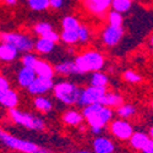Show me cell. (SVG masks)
<instances>
[{
  "label": "cell",
  "instance_id": "e575fe53",
  "mask_svg": "<svg viewBox=\"0 0 153 153\" xmlns=\"http://www.w3.org/2000/svg\"><path fill=\"white\" fill-rule=\"evenodd\" d=\"M9 88H10V82L7 81V79L5 76L0 75V94L4 93L5 91H7Z\"/></svg>",
  "mask_w": 153,
  "mask_h": 153
},
{
  "label": "cell",
  "instance_id": "ba28073f",
  "mask_svg": "<svg viewBox=\"0 0 153 153\" xmlns=\"http://www.w3.org/2000/svg\"><path fill=\"white\" fill-rule=\"evenodd\" d=\"M105 92H107V87H94L90 85L88 87L81 90V94H80L77 104L83 108L90 104L99 103Z\"/></svg>",
  "mask_w": 153,
  "mask_h": 153
},
{
  "label": "cell",
  "instance_id": "8d00e7d4",
  "mask_svg": "<svg viewBox=\"0 0 153 153\" xmlns=\"http://www.w3.org/2000/svg\"><path fill=\"white\" fill-rule=\"evenodd\" d=\"M142 153H153V140L149 138L148 142L146 143V146L143 147V149L141 151Z\"/></svg>",
  "mask_w": 153,
  "mask_h": 153
},
{
  "label": "cell",
  "instance_id": "83f0119b",
  "mask_svg": "<svg viewBox=\"0 0 153 153\" xmlns=\"http://www.w3.org/2000/svg\"><path fill=\"white\" fill-rule=\"evenodd\" d=\"M123 14L117 12L114 10H110L108 12V25L109 26H115V27H123Z\"/></svg>",
  "mask_w": 153,
  "mask_h": 153
},
{
  "label": "cell",
  "instance_id": "f1b7e54d",
  "mask_svg": "<svg viewBox=\"0 0 153 153\" xmlns=\"http://www.w3.org/2000/svg\"><path fill=\"white\" fill-rule=\"evenodd\" d=\"M37 60H38L37 55L33 54V53H31V52L25 53V54L21 56V64H22V66L30 68V69H34Z\"/></svg>",
  "mask_w": 153,
  "mask_h": 153
},
{
  "label": "cell",
  "instance_id": "ab89813d",
  "mask_svg": "<svg viewBox=\"0 0 153 153\" xmlns=\"http://www.w3.org/2000/svg\"><path fill=\"white\" fill-rule=\"evenodd\" d=\"M75 153H92V152H90V151H77V152H75Z\"/></svg>",
  "mask_w": 153,
  "mask_h": 153
},
{
  "label": "cell",
  "instance_id": "60d3db41",
  "mask_svg": "<svg viewBox=\"0 0 153 153\" xmlns=\"http://www.w3.org/2000/svg\"><path fill=\"white\" fill-rule=\"evenodd\" d=\"M151 44H152V45H153V34H152V36H151Z\"/></svg>",
  "mask_w": 153,
  "mask_h": 153
},
{
  "label": "cell",
  "instance_id": "9a60e30c",
  "mask_svg": "<svg viewBox=\"0 0 153 153\" xmlns=\"http://www.w3.org/2000/svg\"><path fill=\"white\" fill-rule=\"evenodd\" d=\"M19 100L20 98L17 92L11 90V88H9L7 91L0 94V105H3L4 108H7V109L16 108L19 104Z\"/></svg>",
  "mask_w": 153,
  "mask_h": 153
},
{
  "label": "cell",
  "instance_id": "277c9868",
  "mask_svg": "<svg viewBox=\"0 0 153 153\" xmlns=\"http://www.w3.org/2000/svg\"><path fill=\"white\" fill-rule=\"evenodd\" d=\"M9 117L15 124L25 127V129H27V130L43 131L47 127V124L43 118L36 115V114H32V113L19 110L16 108L9 109Z\"/></svg>",
  "mask_w": 153,
  "mask_h": 153
},
{
  "label": "cell",
  "instance_id": "30bf717a",
  "mask_svg": "<svg viewBox=\"0 0 153 153\" xmlns=\"http://www.w3.org/2000/svg\"><path fill=\"white\" fill-rule=\"evenodd\" d=\"M124 36L123 27H115V26H108L102 32V42L107 47H114L117 45Z\"/></svg>",
  "mask_w": 153,
  "mask_h": 153
},
{
  "label": "cell",
  "instance_id": "d6a6232c",
  "mask_svg": "<svg viewBox=\"0 0 153 153\" xmlns=\"http://www.w3.org/2000/svg\"><path fill=\"white\" fill-rule=\"evenodd\" d=\"M77 36H79V42L80 43H86L90 41V37H91V32L88 30L87 26L85 25H80V27L77 28Z\"/></svg>",
  "mask_w": 153,
  "mask_h": 153
},
{
  "label": "cell",
  "instance_id": "9c48e42d",
  "mask_svg": "<svg viewBox=\"0 0 153 153\" xmlns=\"http://www.w3.org/2000/svg\"><path fill=\"white\" fill-rule=\"evenodd\" d=\"M54 81L53 79H45V77H37L33 80V82L27 87V91L31 96H44L49 91L53 90L54 87Z\"/></svg>",
  "mask_w": 153,
  "mask_h": 153
},
{
  "label": "cell",
  "instance_id": "f546056e",
  "mask_svg": "<svg viewBox=\"0 0 153 153\" xmlns=\"http://www.w3.org/2000/svg\"><path fill=\"white\" fill-rule=\"evenodd\" d=\"M27 3L33 11H45L49 7V0H27Z\"/></svg>",
  "mask_w": 153,
  "mask_h": 153
},
{
  "label": "cell",
  "instance_id": "ac0fdd59",
  "mask_svg": "<svg viewBox=\"0 0 153 153\" xmlns=\"http://www.w3.org/2000/svg\"><path fill=\"white\" fill-rule=\"evenodd\" d=\"M54 71L59 75H77L80 74L77 66H76L75 61H70V60H66V61H61L59 64L54 66Z\"/></svg>",
  "mask_w": 153,
  "mask_h": 153
},
{
  "label": "cell",
  "instance_id": "7a4b0ae2",
  "mask_svg": "<svg viewBox=\"0 0 153 153\" xmlns=\"http://www.w3.org/2000/svg\"><path fill=\"white\" fill-rule=\"evenodd\" d=\"M0 143L12 151H17L21 153H52L44 146L28 141V140H22L1 129H0Z\"/></svg>",
  "mask_w": 153,
  "mask_h": 153
},
{
  "label": "cell",
  "instance_id": "3957f363",
  "mask_svg": "<svg viewBox=\"0 0 153 153\" xmlns=\"http://www.w3.org/2000/svg\"><path fill=\"white\" fill-rule=\"evenodd\" d=\"M75 64L77 66L80 74L94 72V71H100L104 68L105 58L98 50L90 49V50H85V52L76 56Z\"/></svg>",
  "mask_w": 153,
  "mask_h": 153
},
{
  "label": "cell",
  "instance_id": "d6986e66",
  "mask_svg": "<svg viewBox=\"0 0 153 153\" xmlns=\"http://www.w3.org/2000/svg\"><path fill=\"white\" fill-rule=\"evenodd\" d=\"M148 140H149L148 134L137 131V132H134V134L131 135V137L129 138V143H130V146H131L134 149H136V151H142L143 147L146 146V143L148 142Z\"/></svg>",
  "mask_w": 153,
  "mask_h": 153
},
{
  "label": "cell",
  "instance_id": "7402d4cb",
  "mask_svg": "<svg viewBox=\"0 0 153 153\" xmlns=\"http://www.w3.org/2000/svg\"><path fill=\"white\" fill-rule=\"evenodd\" d=\"M33 105L38 111L45 114L53 109V102L45 96H36L33 99Z\"/></svg>",
  "mask_w": 153,
  "mask_h": 153
},
{
  "label": "cell",
  "instance_id": "e0dca14e",
  "mask_svg": "<svg viewBox=\"0 0 153 153\" xmlns=\"http://www.w3.org/2000/svg\"><path fill=\"white\" fill-rule=\"evenodd\" d=\"M61 120L69 126H80L83 121V117H82V113L75 109H70V110H66L61 115Z\"/></svg>",
  "mask_w": 153,
  "mask_h": 153
},
{
  "label": "cell",
  "instance_id": "7bdbcfd3",
  "mask_svg": "<svg viewBox=\"0 0 153 153\" xmlns=\"http://www.w3.org/2000/svg\"><path fill=\"white\" fill-rule=\"evenodd\" d=\"M80 1H86V0H80Z\"/></svg>",
  "mask_w": 153,
  "mask_h": 153
},
{
  "label": "cell",
  "instance_id": "603a6c76",
  "mask_svg": "<svg viewBox=\"0 0 153 153\" xmlns=\"http://www.w3.org/2000/svg\"><path fill=\"white\" fill-rule=\"evenodd\" d=\"M109 83L108 75H105L102 71H94L92 72L90 77V85L94 87H107Z\"/></svg>",
  "mask_w": 153,
  "mask_h": 153
},
{
  "label": "cell",
  "instance_id": "ee69618b",
  "mask_svg": "<svg viewBox=\"0 0 153 153\" xmlns=\"http://www.w3.org/2000/svg\"><path fill=\"white\" fill-rule=\"evenodd\" d=\"M152 50H153V45H152Z\"/></svg>",
  "mask_w": 153,
  "mask_h": 153
},
{
  "label": "cell",
  "instance_id": "b9f144b4",
  "mask_svg": "<svg viewBox=\"0 0 153 153\" xmlns=\"http://www.w3.org/2000/svg\"><path fill=\"white\" fill-rule=\"evenodd\" d=\"M151 105H152V109H153V100H152V104Z\"/></svg>",
  "mask_w": 153,
  "mask_h": 153
},
{
  "label": "cell",
  "instance_id": "1f68e13d",
  "mask_svg": "<svg viewBox=\"0 0 153 153\" xmlns=\"http://www.w3.org/2000/svg\"><path fill=\"white\" fill-rule=\"evenodd\" d=\"M53 27H52V25L48 23V22H38L34 25V27H33V31L36 34H38L39 37H43L44 34H47L49 31H52Z\"/></svg>",
  "mask_w": 153,
  "mask_h": 153
},
{
  "label": "cell",
  "instance_id": "52a82bcc",
  "mask_svg": "<svg viewBox=\"0 0 153 153\" xmlns=\"http://www.w3.org/2000/svg\"><path fill=\"white\" fill-rule=\"evenodd\" d=\"M110 134L119 141H129L131 135L135 132L134 126L125 119H115L109 123Z\"/></svg>",
  "mask_w": 153,
  "mask_h": 153
},
{
  "label": "cell",
  "instance_id": "4316f807",
  "mask_svg": "<svg viewBox=\"0 0 153 153\" xmlns=\"http://www.w3.org/2000/svg\"><path fill=\"white\" fill-rule=\"evenodd\" d=\"M60 41H62L65 44H76L79 42V36H77V30L76 31H65L62 30L60 33Z\"/></svg>",
  "mask_w": 153,
  "mask_h": 153
},
{
  "label": "cell",
  "instance_id": "5b68a950",
  "mask_svg": "<svg viewBox=\"0 0 153 153\" xmlns=\"http://www.w3.org/2000/svg\"><path fill=\"white\" fill-rule=\"evenodd\" d=\"M53 92H54V97L59 102L66 105H74V104H77L79 102L81 88L74 82L64 81L54 85Z\"/></svg>",
  "mask_w": 153,
  "mask_h": 153
},
{
  "label": "cell",
  "instance_id": "6da1fadb",
  "mask_svg": "<svg viewBox=\"0 0 153 153\" xmlns=\"http://www.w3.org/2000/svg\"><path fill=\"white\" fill-rule=\"evenodd\" d=\"M82 117L90 126L91 132L98 136L102 130L113 120L114 111L111 108H108L100 103H94L83 107Z\"/></svg>",
  "mask_w": 153,
  "mask_h": 153
},
{
  "label": "cell",
  "instance_id": "836d02e7",
  "mask_svg": "<svg viewBox=\"0 0 153 153\" xmlns=\"http://www.w3.org/2000/svg\"><path fill=\"white\" fill-rule=\"evenodd\" d=\"M42 38H45V39H49V41H52L54 43H58L60 41V34L58 32H55L54 30H52V31H49L47 34H44Z\"/></svg>",
  "mask_w": 153,
  "mask_h": 153
},
{
  "label": "cell",
  "instance_id": "2e32d148",
  "mask_svg": "<svg viewBox=\"0 0 153 153\" xmlns=\"http://www.w3.org/2000/svg\"><path fill=\"white\" fill-rule=\"evenodd\" d=\"M34 72L37 76L45 77V79H53L55 75V71H54V68L52 66V64H49L45 60H39V59L36 62Z\"/></svg>",
  "mask_w": 153,
  "mask_h": 153
},
{
  "label": "cell",
  "instance_id": "44dd1931",
  "mask_svg": "<svg viewBox=\"0 0 153 153\" xmlns=\"http://www.w3.org/2000/svg\"><path fill=\"white\" fill-rule=\"evenodd\" d=\"M54 48H55L54 42L45 39V38H42V37H39L34 42V50L39 54H49V53L53 52Z\"/></svg>",
  "mask_w": 153,
  "mask_h": 153
},
{
  "label": "cell",
  "instance_id": "d4e9b609",
  "mask_svg": "<svg viewBox=\"0 0 153 153\" xmlns=\"http://www.w3.org/2000/svg\"><path fill=\"white\" fill-rule=\"evenodd\" d=\"M61 27L65 31H76L80 27V21L77 20V17L68 15L61 20Z\"/></svg>",
  "mask_w": 153,
  "mask_h": 153
},
{
  "label": "cell",
  "instance_id": "ffe728a7",
  "mask_svg": "<svg viewBox=\"0 0 153 153\" xmlns=\"http://www.w3.org/2000/svg\"><path fill=\"white\" fill-rule=\"evenodd\" d=\"M99 103L108 108H118L123 104V97L117 92H105Z\"/></svg>",
  "mask_w": 153,
  "mask_h": 153
},
{
  "label": "cell",
  "instance_id": "d590c367",
  "mask_svg": "<svg viewBox=\"0 0 153 153\" xmlns=\"http://www.w3.org/2000/svg\"><path fill=\"white\" fill-rule=\"evenodd\" d=\"M65 4V0H49V7H53L55 10L61 9Z\"/></svg>",
  "mask_w": 153,
  "mask_h": 153
},
{
  "label": "cell",
  "instance_id": "5bb4252c",
  "mask_svg": "<svg viewBox=\"0 0 153 153\" xmlns=\"http://www.w3.org/2000/svg\"><path fill=\"white\" fill-rule=\"evenodd\" d=\"M19 50L9 43H0V61L4 62H11L17 59L19 56Z\"/></svg>",
  "mask_w": 153,
  "mask_h": 153
},
{
  "label": "cell",
  "instance_id": "bcb514c9",
  "mask_svg": "<svg viewBox=\"0 0 153 153\" xmlns=\"http://www.w3.org/2000/svg\"><path fill=\"white\" fill-rule=\"evenodd\" d=\"M131 1H134V0H131Z\"/></svg>",
  "mask_w": 153,
  "mask_h": 153
},
{
  "label": "cell",
  "instance_id": "74e56055",
  "mask_svg": "<svg viewBox=\"0 0 153 153\" xmlns=\"http://www.w3.org/2000/svg\"><path fill=\"white\" fill-rule=\"evenodd\" d=\"M4 3L7 4V5H16L17 0H4Z\"/></svg>",
  "mask_w": 153,
  "mask_h": 153
},
{
  "label": "cell",
  "instance_id": "4fadbf2b",
  "mask_svg": "<svg viewBox=\"0 0 153 153\" xmlns=\"http://www.w3.org/2000/svg\"><path fill=\"white\" fill-rule=\"evenodd\" d=\"M36 77H37V75L34 72V69L22 66L17 72V83L22 88H27Z\"/></svg>",
  "mask_w": 153,
  "mask_h": 153
},
{
  "label": "cell",
  "instance_id": "cb8c5ba5",
  "mask_svg": "<svg viewBox=\"0 0 153 153\" xmlns=\"http://www.w3.org/2000/svg\"><path fill=\"white\" fill-rule=\"evenodd\" d=\"M117 114L120 119H130L136 114V107L134 104H121L117 108Z\"/></svg>",
  "mask_w": 153,
  "mask_h": 153
},
{
  "label": "cell",
  "instance_id": "484cf974",
  "mask_svg": "<svg viewBox=\"0 0 153 153\" xmlns=\"http://www.w3.org/2000/svg\"><path fill=\"white\" fill-rule=\"evenodd\" d=\"M111 9L117 12H120V14H124V12H127L131 6H132V1L131 0H111Z\"/></svg>",
  "mask_w": 153,
  "mask_h": 153
},
{
  "label": "cell",
  "instance_id": "f35d334b",
  "mask_svg": "<svg viewBox=\"0 0 153 153\" xmlns=\"http://www.w3.org/2000/svg\"><path fill=\"white\" fill-rule=\"evenodd\" d=\"M148 136H149V138L153 140V125L149 127V130H148Z\"/></svg>",
  "mask_w": 153,
  "mask_h": 153
},
{
  "label": "cell",
  "instance_id": "8992f818",
  "mask_svg": "<svg viewBox=\"0 0 153 153\" xmlns=\"http://www.w3.org/2000/svg\"><path fill=\"white\" fill-rule=\"evenodd\" d=\"M0 42L14 45L20 53H28L34 48V41L27 34L19 32H4L0 33Z\"/></svg>",
  "mask_w": 153,
  "mask_h": 153
},
{
  "label": "cell",
  "instance_id": "f6af8a7d",
  "mask_svg": "<svg viewBox=\"0 0 153 153\" xmlns=\"http://www.w3.org/2000/svg\"><path fill=\"white\" fill-rule=\"evenodd\" d=\"M111 153H115V152H111Z\"/></svg>",
  "mask_w": 153,
  "mask_h": 153
},
{
  "label": "cell",
  "instance_id": "4dcf8cb0",
  "mask_svg": "<svg viewBox=\"0 0 153 153\" xmlns=\"http://www.w3.org/2000/svg\"><path fill=\"white\" fill-rule=\"evenodd\" d=\"M123 79L124 81L129 82V83H138L142 81V77L141 75H138L136 71L134 70H126L124 74H123Z\"/></svg>",
  "mask_w": 153,
  "mask_h": 153
},
{
  "label": "cell",
  "instance_id": "7c38bea8",
  "mask_svg": "<svg viewBox=\"0 0 153 153\" xmlns=\"http://www.w3.org/2000/svg\"><path fill=\"white\" fill-rule=\"evenodd\" d=\"M86 9L94 15H103L110 7L111 0H86Z\"/></svg>",
  "mask_w": 153,
  "mask_h": 153
},
{
  "label": "cell",
  "instance_id": "8fae6325",
  "mask_svg": "<svg viewBox=\"0 0 153 153\" xmlns=\"http://www.w3.org/2000/svg\"><path fill=\"white\" fill-rule=\"evenodd\" d=\"M93 153H111L115 151V145L107 136L98 135L92 141Z\"/></svg>",
  "mask_w": 153,
  "mask_h": 153
}]
</instances>
